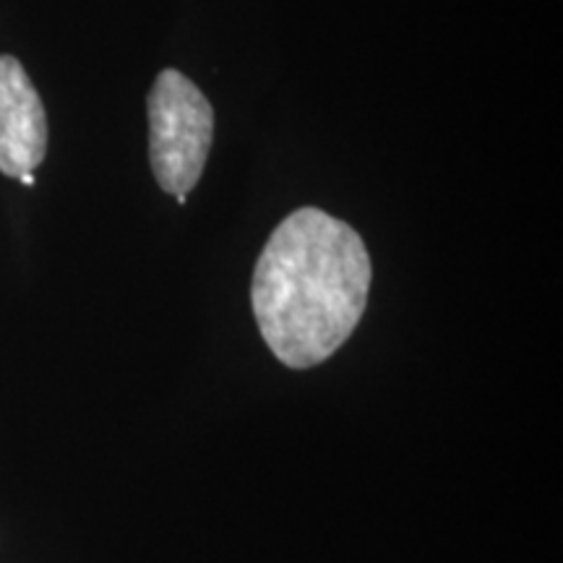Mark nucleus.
Here are the masks:
<instances>
[{
	"mask_svg": "<svg viewBox=\"0 0 563 563\" xmlns=\"http://www.w3.org/2000/svg\"><path fill=\"white\" fill-rule=\"evenodd\" d=\"M47 154V115L40 91L13 55H0V173H34Z\"/></svg>",
	"mask_w": 563,
	"mask_h": 563,
	"instance_id": "obj_3",
	"label": "nucleus"
},
{
	"mask_svg": "<svg viewBox=\"0 0 563 563\" xmlns=\"http://www.w3.org/2000/svg\"><path fill=\"white\" fill-rule=\"evenodd\" d=\"M373 266L355 228L300 207L266 241L251 306L266 347L282 365L313 368L334 355L368 306Z\"/></svg>",
	"mask_w": 563,
	"mask_h": 563,
	"instance_id": "obj_1",
	"label": "nucleus"
},
{
	"mask_svg": "<svg viewBox=\"0 0 563 563\" xmlns=\"http://www.w3.org/2000/svg\"><path fill=\"white\" fill-rule=\"evenodd\" d=\"M21 183H24V186H34V175L32 173H26V175H21L19 178Z\"/></svg>",
	"mask_w": 563,
	"mask_h": 563,
	"instance_id": "obj_4",
	"label": "nucleus"
},
{
	"mask_svg": "<svg viewBox=\"0 0 563 563\" xmlns=\"http://www.w3.org/2000/svg\"><path fill=\"white\" fill-rule=\"evenodd\" d=\"M146 112L154 180L178 203H186L207 167L214 141V108L186 74L165 68L154 79Z\"/></svg>",
	"mask_w": 563,
	"mask_h": 563,
	"instance_id": "obj_2",
	"label": "nucleus"
}]
</instances>
